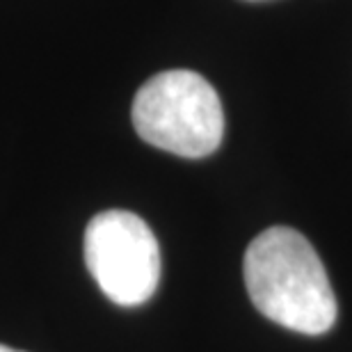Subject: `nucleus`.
I'll list each match as a JSON object with an SVG mask.
<instances>
[{
	"mask_svg": "<svg viewBox=\"0 0 352 352\" xmlns=\"http://www.w3.org/2000/svg\"><path fill=\"white\" fill-rule=\"evenodd\" d=\"M245 286L267 320L300 334L334 327L336 295L311 243L291 227H270L245 252Z\"/></svg>",
	"mask_w": 352,
	"mask_h": 352,
	"instance_id": "nucleus-1",
	"label": "nucleus"
},
{
	"mask_svg": "<svg viewBox=\"0 0 352 352\" xmlns=\"http://www.w3.org/2000/svg\"><path fill=\"white\" fill-rule=\"evenodd\" d=\"M131 117L144 142L181 158L210 156L224 138L220 96L204 76L188 69L146 80L135 94Z\"/></svg>",
	"mask_w": 352,
	"mask_h": 352,
	"instance_id": "nucleus-2",
	"label": "nucleus"
},
{
	"mask_svg": "<svg viewBox=\"0 0 352 352\" xmlns=\"http://www.w3.org/2000/svg\"><path fill=\"white\" fill-rule=\"evenodd\" d=\"M85 263L105 298L140 307L160 281V248L142 217L131 210H103L85 229Z\"/></svg>",
	"mask_w": 352,
	"mask_h": 352,
	"instance_id": "nucleus-3",
	"label": "nucleus"
},
{
	"mask_svg": "<svg viewBox=\"0 0 352 352\" xmlns=\"http://www.w3.org/2000/svg\"><path fill=\"white\" fill-rule=\"evenodd\" d=\"M0 352H23V350H14V348H7V346H0Z\"/></svg>",
	"mask_w": 352,
	"mask_h": 352,
	"instance_id": "nucleus-4",
	"label": "nucleus"
}]
</instances>
